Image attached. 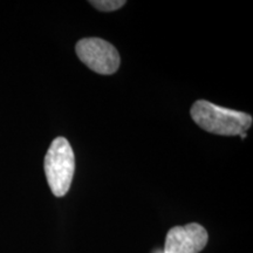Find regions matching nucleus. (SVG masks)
<instances>
[{"mask_svg": "<svg viewBox=\"0 0 253 253\" xmlns=\"http://www.w3.org/2000/svg\"><path fill=\"white\" fill-rule=\"evenodd\" d=\"M190 115L205 131L220 136H237L246 132L252 126L250 114L218 107L205 100L192 104Z\"/></svg>", "mask_w": 253, "mask_h": 253, "instance_id": "1", "label": "nucleus"}, {"mask_svg": "<svg viewBox=\"0 0 253 253\" xmlns=\"http://www.w3.org/2000/svg\"><path fill=\"white\" fill-rule=\"evenodd\" d=\"M43 168L53 195L63 197L71 188L75 171L74 151L65 137L60 136L50 143Z\"/></svg>", "mask_w": 253, "mask_h": 253, "instance_id": "2", "label": "nucleus"}, {"mask_svg": "<svg viewBox=\"0 0 253 253\" xmlns=\"http://www.w3.org/2000/svg\"><path fill=\"white\" fill-rule=\"evenodd\" d=\"M75 50L80 61L97 74H114L120 67L121 59L118 49L100 38H86L78 41Z\"/></svg>", "mask_w": 253, "mask_h": 253, "instance_id": "3", "label": "nucleus"}, {"mask_svg": "<svg viewBox=\"0 0 253 253\" xmlns=\"http://www.w3.org/2000/svg\"><path fill=\"white\" fill-rule=\"evenodd\" d=\"M208 240L207 230L197 223L175 226L168 232L164 253H199Z\"/></svg>", "mask_w": 253, "mask_h": 253, "instance_id": "4", "label": "nucleus"}, {"mask_svg": "<svg viewBox=\"0 0 253 253\" xmlns=\"http://www.w3.org/2000/svg\"><path fill=\"white\" fill-rule=\"evenodd\" d=\"M90 5L102 12H113L126 5L125 0H90Z\"/></svg>", "mask_w": 253, "mask_h": 253, "instance_id": "5", "label": "nucleus"}, {"mask_svg": "<svg viewBox=\"0 0 253 253\" xmlns=\"http://www.w3.org/2000/svg\"><path fill=\"white\" fill-rule=\"evenodd\" d=\"M239 136L243 138V140H245V138H246V132H243V134H240Z\"/></svg>", "mask_w": 253, "mask_h": 253, "instance_id": "6", "label": "nucleus"}]
</instances>
